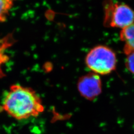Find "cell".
I'll list each match as a JSON object with an SVG mask.
<instances>
[{
  "instance_id": "8",
  "label": "cell",
  "mask_w": 134,
  "mask_h": 134,
  "mask_svg": "<svg viewBox=\"0 0 134 134\" xmlns=\"http://www.w3.org/2000/svg\"><path fill=\"white\" fill-rule=\"evenodd\" d=\"M127 57L126 59V66L130 72L134 74V51H132L126 54Z\"/></svg>"
},
{
  "instance_id": "5",
  "label": "cell",
  "mask_w": 134,
  "mask_h": 134,
  "mask_svg": "<svg viewBox=\"0 0 134 134\" xmlns=\"http://www.w3.org/2000/svg\"><path fill=\"white\" fill-rule=\"evenodd\" d=\"M14 41L12 34L0 38V78L5 77L3 67L9 60V56L5 53V51L13 45Z\"/></svg>"
},
{
  "instance_id": "3",
  "label": "cell",
  "mask_w": 134,
  "mask_h": 134,
  "mask_svg": "<svg viewBox=\"0 0 134 134\" xmlns=\"http://www.w3.org/2000/svg\"><path fill=\"white\" fill-rule=\"evenodd\" d=\"M104 25L107 27L125 29L134 22V11L123 3L107 0L104 4Z\"/></svg>"
},
{
  "instance_id": "1",
  "label": "cell",
  "mask_w": 134,
  "mask_h": 134,
  "mask_svg": "<svg viewBox=\"0 0 134 134\" xmlns=\"http://www.w3.org/2000/svg\"><path fill=\"white\" fill-rule=\"evenodd\" d=\"M1 108L17 120L36 117L44 109L40 97L32 88L19 85L10 86Z\"/></svg>"
},
{
  "instance_id": "7",
  "label": "cell",
  "mask_w": 134,
  "mask_h": 134,
  "mask_svg": "<svg viewBox=\"0 0 134 134\" xmlns=\"http://www.w3.org/2000/svg\"><path fill=\"white\" fill-rule=\"evenodd\" d=\"M14 0H0V24L6 21Z\"/></svg>"
},
{
  "instance_id": "4",
  "label": "cell",
  "mask_w": 134,
  "mask_h": 134,
  "mask_svg": "<svg viewBox=\"0 0 134 134\" xmlns=\"http://www.w3.org/2000/svg\"><path fill=\"white\" fill-rule=\"evenodd\" d=\"M77 90L81 96L86 99L93 100L102 91L99 76L92 72L81 77L77 82Z\"/></svg>"
},
{
  "instance_id": "2",
  "label": "cell",
  "mask_w": 134,
  "mask_h": 134,
  "mask_svg": "<svg viewBox=\"0 0 134 134\" xmlns=\"http://www.w3.org/2000/svg\"><path fill=\"white\" fill-rule=\"evenodd\" d=\"M85 63L92 72L98 75H105L115 70L117 59L114 52L110 48L97 45L87 54Z\"/></svg>"
},
{
  "instance_id": "6",
  "label": "cell",
  "mask_w": 134,
  "mask_h": 134,
  "mask_svg": "<svg viewBox=\"0 0 134 134\" xmlns=\"http://www.w3.org/2000/svg\"><path fill=\"white\" fill-rule=\"evenodd\" d=\"M120 39L125 43V54L134 51V22L127 27L122 29L120 34Z\"/></svg>"
}]
</instances>
